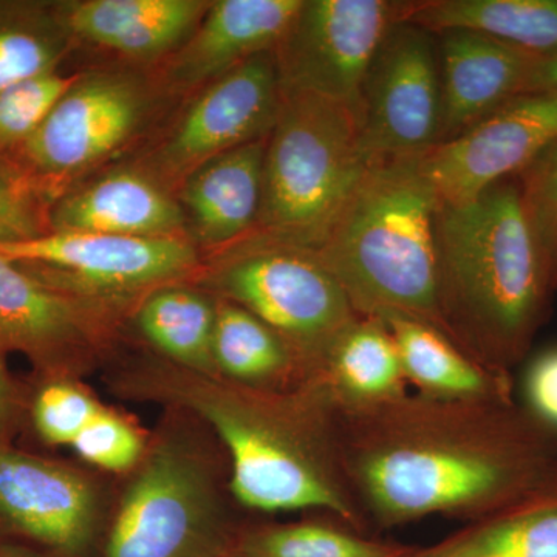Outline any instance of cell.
<instances>
[{
    "instance_id": "cell-1",
    "label": "cell",
    "mask_w": 557,
    "mask_h": 557,
    "mask_svg": "<svg viewBox=\"0 0 557 557\" xmlns=\"http://www.w3.org/2000/svg\"><path fill=\"white\" fill-rule=\"evenodd\" d=\"M335 418L369 531L431 516L475 522L536 500L556 475L557 438L519 401L408 392L368 408H335Z\"/></svg>"
},
{
    "instance_id": "cell-2",
    "label": "cell",
    "mask_w": 557,
    "mask_h": 557,
    "mask_svg": "<svg viewBox=\"0 0 557 557\" xmlns=\"http://www.w3.org/2000/svg\"><path fill=\"white\" fill-rule=\"evenodd\" d=\"M135 384L207 421L230 454L231 491L244 507L321 511L370 533L344 468L335 408L321 388L259 391L177 366H153Z\"/></svg>"
},
{
    "instance_id": "cell-3",
    "label": "cell",
    "mask_w": 557,
    "mask_h": 557,
    "mask_svg": "<svg viewBox=\"0 0 557 557\" xmlns=\"http://www.w3.org/2000/svg\"><path fill=\"white\" fill-rule=\"evenodd\" d=\"M437 245L454 339L487 368L511 375L557 289L518 177L502 180L467 203L440 205Z\"/></svg>"
},
{
    "instance_id": "cell-4",
    "label": "cell",
    "mask_w": 557,
    "mask_h": 557,
    "mask_svg": "<svg viewBox=\"0 0 557 557\" xmlns=\"http://www.w3.org/2000/svg\"><path fill=\"white\" fill-rule=\"evenodd\" d=\"M438 208L420 156L375 161L317 252L359 317L412 319L456 343L440 269Z\"/></svg>"
},
{
    "instance_id": "cell-5",
    "label": "cell",
    "mask_w": 557,
    "mask_h": 557,
    "mask_svg": "<svg viewBox=\"0 0 557 557\" xmlns=\"http://www.w3.org/2000/svg\"><path fill=\"white\" fill-rule=\"evenodd\" d=\"M369 168L357 110L282 91L267 139L258 225L249 239L318 251Z\"/></svg>"
},
{
    "instance_id": "cell-6",
    "label": "cell",
    "mask_w": 557,
    "mask_h": 557,
    "mask_svg": "<svg viewBox=\"0 0 557 557\" xmlns=\"http://www.w3.org/2000/svg\"><path fill=\"white\" fill-rule=\"evenodd\" d=\"M205 281L292 347L306 384L359 318L346 289L311 249L247 239L223 251Z\"/></svg>"
},
{
    "instance_id": "cell-7",
    "label": "cell",
    "mask_w": 557,
    "mask_h": 557,
    "mask_svg": "<svg viewBox=\"0 0 557 557\" xmlns=\"http://www.w3.org/2000/svg\"><path fill=\"white\" fill-rule=\"evenodd\" d=\"M163 95L156 78L134 70L81 73L39 129L5 161L49 208L132 145Z\"/></svg>"
},
{
    "instance_id": "cell-8",
    "label": "cell",
    "mask_w": 557,
    "mask_h": 557,
    "mask_svg": "<svg viewBox=\"0 0 557 557\" xmlns=\"http://www.w3.org/2000/svg\"><path fill=\"white\" fill-rule=\"evenodd\" d=\"M236 537L205 461L170 438L153 446L127 487L104 557H226Z\"/></svg>"
},
{
    "instance_id": "cell-9",
    "label": "cell",
    "mask_w": 557,
    "mask_h": 557,
    "mask_svg": "<svg viewBox=\"0 0 557 557\" xmlns=\"http://www.w3.org/2000/svg\"><path fill=\"white\" fill-rule=\"evenodd\" d=\"M0 255L20 263L42 284L106 311L143 299L200 269L188 237H121L94 233H50L3 242Z\"/></svg>"
},
{
    "instance_id": "cell-10",
    "label": "cell",
    "mask_w": 557,
    "mask_h": 557,
    "mask_svg": "<svg viewBox=\"0 0 557 557\" xmlns=\"http://www.w3.org/2000/svg\"><path fill=\"white\" fill-rule=\"evenodd\" d=\"M405 2L302 0L274 49L282 91L317 95L359 113L362 90Z\"/></svg>"
},
{
    "instance_id": "cell-11",
    "label": "cell",
    "mask_w": 557,
    "mask_h": 557,
    "mask_svg": "<svg viewBox=\"0 0 557 557\" xmlns=\"http://www.w3.org/2000/svg\"><path fill=\"white\" fill-rule=\"evenodd\" d=\"M281 98L274 50L252 57L197 91L137 168L175 194L208 161L269 137Z\"/></svg>"
},
{
    "instance_id": "cell-12",
    "label": "cell",
    "mask_w": 557,
    "mask_h": 557,
    "mask_svg": "<svg viewBox=\"0 0 557 557\" xmlns=\"http://www.w3.org/2000/svg\"><path fill=\"white\" fill-rule=\"evenodd\" d=\"M369 163L426 152L442 132V79L434 33L399 21L369 70L359 108Z\"/></svg>"
},
{
    "instance_id": "cell-13",
    "label": "cell",
    "mask_w": 557,
    "mask_h": 557,
    "mask_svg": "<svg viewBox=\"0 0 557 557\" xmlns=\"http://www.w3.org/2000/svg\"><path fill=\"white\" fill-rule=\"evenodd\" d=\"M557 139V95L525 94L421 153L440 205L478 199L502 180L518 177Z\"/></svg>"
},
{
    "instance_id": "cell-14",
    "label": "cell",
    "mask_w": 557,
    "mask_h": 557,
    "mask_svg": "<svg viewBox=\"0 0 557 557\" xmlns=\"http://www.w3.org/2000/svg\"><path fill=\"white\" fill-rule=\"evenodd\" d=\"M0 520L51 555L79 557L97 530V493L73 469L0 445Z\"/></svg>"
},
{
    "instance_id": "cell-15",
    "label": "cell",
    "mask_w": 557,
    "mask_h": 557,
    "mask_svg": "<svg viewBox=\"0 0 557 557\" xmlns=\"http://www.w3.org/2000/svg\"><path fill=\"white\" fill-rule=\"evenodd\" d=\"M302 0H218L153 76L164 95L199 91L231 70L276 49Z\"/></svg>"
},
{
    "instance_id": "cell-16",
    "label": "cell",
    "mask_w": 557,
    "mask_h": 557,
    "mask_svg": "<svg viewBox=\"0 0 557 557\" xmlns=\"http://www.w3.org/2000/svg\"><path fill=\"white\" fill-rule=\"evenodd\" d=\"M188 237L177 197L137 166L104 172L65 190L47 208V233Z\"/></svg>"
},
{
    "instance_id": "cell-17",
    "label": "cell",
    "mask_w": 557,
    "mask_h": 557,
    "mask_svg": "<svg viewBox=\"0 0 557 557\" xmlns=\"http://www.w3.org/2000/svg\"><path fill=\"white\" fill-rule=\"evenodd\" d=\"M104 311L42 284L0 255V348L64 366L89 351Z\"/></svg>"
},
{
    "instance_id": "cell-18",
    "label": "cell",
    "mask_w": 557,
    "mask_h": 557,
    "mask_svg": "<svg viewBox=\"0 0 557 557\" xmlns=\"http://www.w3.org/2000/svg\"><path fill=\"white\" fill-rule=\"evenodd\" d=\"M208 0H67L54 13L72 42L132 62H159L193 35Z\"/></svg>"
},
{
    "instance_id": "cell-19",
    "label": "cell",
    "mask_w": 557,
    "mask_h": 557,
    "mask_svg": "<svg viewBox=\"0 0 557 557\" xmlns=\"http://www.w3.org/2000/svg\"><path fill=\"white\" fill-rule=\"evenodd\" d=\"M438 35L442 143L523 95L541 57L482 33L448 30Z\"/></svg>"
},
{
    "instance_id": "cell-20",
    "label": "cell",
    "mask_w": 557,
    "mask_h": 557,
    "mask_svg": "<svg viewBox=\"0 0 557 557\" xmlns=\"http://www.w3.org/2000/svg\"><path fill=\"white\" fill-rule=\"evenodd\" d=\"M267 139L215 157L180 185L175 197L189 239L197 247L226 251L255 233L262 203Z\"/></svg>"
},
{
    "instance_id": "cell-21",
    "label": "cell",
    "mask_w": 557,
    "mask_h": 557,
    "mask_svg": "<svg viewBox=\"0 0 557 557\" xmlns=\"http://www.w3.org/2000/svg\"><path fill=\"white\" fill-rule=\"evenodd\" d=\"M383 322L417 394L450 401H516L511 375L487 368L440 330L406 318Z\"/></svg>"
},
{
    "instance_id": "cell-22",
    "label": "cell",
    "mask_w": 557,
    "mask_h": 557,
    "mask_svg": "<svg viewBox=\"0 0 557 557\" xmlns=\"http://www.w3.org/2000/svg\"><path fill=\"white\" fill-rule=\"evenodd\" d=\"M341 409L368 408L408 394L398 347L380 319L359 317L336 341L310 383Z\"/></svg>"
},
{
    "instance_id": "cell-23",
    "label": "cell",
    "mask_w": 557,
    "mask_h": 557,
    "mask_svg": "<svg viewBox=\"0 0 557 557\" xmlns=\"http://www.w3.org/2000/svg\"><path fill=\"white\" fill-rule=\"evenodd\" d=\"M401 21L432 33H482L537 57L557 51V0L405 2Z\"/></svg>"
},
{
    "instance_id": "cell-24",
    "label": "cell",
    "mask_w": 557,
    "mask_h": 557,
    "mask_svg": "<svg viewBox=\"0 0 557 557\" xmlns=\"http://www.w3.org/2000/svg\"><path fill=\"white\" fill-rule=\"evenodd\" d=\"M212 357L218 379L237 386L289 391L306 384L292 347L258 317L222 298H218Z\"/></svg>"
},
{
    "instance_id": "cell-25",
    "label": "cell",
    "mask_w": 557,
    "mask_h": 557,
    "mask_svg": "<svg viewBox=\"0 0 557 557\" xmlns=\"http://www.w3.org/2000/svg\"><path fill=\"white\" fill-rule=\"evenodd\" d=\"M218 299L188 285H163L139 299L135 324L139 335L172 364L199 375L214 376Z\"/></svg>"
},
{
    "instance_id": "cell-26",
    "label": "cell",
    "mask_w": 557,
    "mask_h": 557,
    "mask_svg": "<svg viewBox=\"0 0 557 557\" xmlns=\"http://www.w3.org/2000/svg\"><path fill=\"white\" fill-rule=\"evenodd\" d=\"M401 557H557V497L469 522L428 547H410Z\"/></svg>"
},
{
    "instance_id": "cell-27",
    "label": "cell",
    "mask_w": 557,
    "mask_h": 557,
    "mask_svg": "<svg viewBox=\"0 0 557 557\" xmlns=\"http://www.w3.org/2000/svg\"><path fill=\"white\" fill-rule=\"evenodd\" d=\"M72 44L53 2L0 0V91L60 70Z\"/></svg>"
},
{
    "instance_id": "cell-28",
    "label": "cell",
    "mask_w": 557,
    "mask_h": 557,
    "mask_svg": "<svg viewBox=\"0 0 557 557\" xmlns=\"http://www.w3.org/2000/svg\"><path fill=\"white\" fill-rule=\"evenodd\" d=\"M410 545L380 541L339 520H306L249 528L237 533V557H401Z\"/></svg>"
},
{
    "instance_id": "cell-29",
    "label": "cell",
    "mask_w": 557,
    "mask_h": 557,
    "mask_svg": "<svg viewBox=\"0 0 557 557\" xmlns=\"http://www.w3.org/2000/svg\"><path fill=\"white\" fill-rule=\"evenodd\" d=\"M79 76L53 70L0 91V160L9 159L39 129Z\"/></svg>"
},
{
    "instance_id": "cell-30",
    "label": "cell",
    "mask_w": 557,
    "mask_h": 557,
    "mask_svg": "<svg viewBox=\"0 0 557 557\" xmlns=\"http://www.w3.org/2000/svg\"><path fill=\"white\" fill-rule=\"evenodd\" d=\"M101 409L83 388L60 381L39 392L33 406V420L46 442L72 446Z\"/></svg>"
},
{
    "instance_id": "cell-31",
    "label": "cell",
    "mask_w": 557,
    "mask_h": 557,
    "mask_svg": "<svg viewBox=\"0 0 557 557\" xmlns=\"http://www.w3.org/2000/svg\"><path fill=\"white\" fill-rule=\"evenodd\" d=\"M518 180L528 218L557 276V139Z\"/></svg>"
},
{
    "instance_id": "cell-32",
    "label": "cell",
    "mask_w": 557,
    "mask_h": 557,
    "mask_svg": "<svg viewBox=\"0 0 557 557\" xmlns=\"http://www.w3.org/2000/svg\"><path fill=\"white\" fill-rule=\"evenodd\" d=\"M79 457L108 471H127L143 454V440L123 418L102 408L72 443Z\"/></svg>"
},
{
    "instance_id": "cell-33",
    "label": "cell",
    "mask_w": 557,
    "mask_h": 557,
    "mask_svg": "<svg viewBox=\"0 0 557 557\" xmlns=\"http://www.w3.org/2000/svg\"><path fill=\"white\" fill-rule=\"evenodd\" d=\"M0 225L14 231L21 239L47 233L46 205L5 160H0Z\"/></svg>"
},
{
    "instance_id": "cell-34",
    "label": "cell",
    "mask_w": 557,
    "mask_h": 557,
    "mask_svg": "<svg viewBox=\"0 0 557 557\" xmlns=\"http://www.w3.org/2000/svg\"><path fill=\"white\" fill-rule=\"evenodd\" d=\"M520 408L557 438V346L530 359L522 376Z\"/></svg>"
},
{
    "instance_id": "cell-35",
    "label": "cell",
    "mask_w": 557,
    "mask_h": 557,
    "mask_svg": "<svg viewBox=\"0 0 557 557\" xmlns=\"http://www.w3.org/2000/svg\"><path fill=\"white\" fill-rule=\"evenodd\" d=\"M525 94L557 95V51L539 58L528 78Z\"/></svg>"
},
{
    "instance_id": "cell-36",
    "label": "cell",
    "mask_w": 557,
    "mask_h": 557,
    "mask_svg": "<svg viewBox=\"0 0 557 557\" xmlns=\"http://www.w3.org/2000/svg\"><path fill=\"white\" fill-rule=\"evenodd\" d=\"M16 417V401L11 386L9 373L3 364L2 348H0V445H5L11 428Z\"/></svg>"
},
{
    "instance_id": "cell-37",
    "label": "cell",
    "mask_w": 557,
    "mask_h": 557,
    "mask_svg": "<svg viewBox=\"0 0 557 557\" xmlns=\"http://www.w3.org/2000/svg\"><path fill=\"white\" fill-rule=\"evenodd\" d=\"M0 557H46L36 553L35 549L24 545L3 544L0 545Z\"/></svg>"
},
{
    "instance_id": "cell-38",
    "label": "cell",
    "mask_w": 557,
    "mask_h": 557,
    "mask_svg": "<svg viewBox=\"0 0 557 557\" xmlns=\"http://www.w3.org/2000/svg\"><path fill=\"white\" fill-rule=\"evenodd\" d=\"M20 239L21 237L17 236L14 231L7 228V226L0 225V244H3V242H13Z\"/></svg>"
},
{
    "instance_id": "cell-39",
    "label": "cell",
    "mask_w": 557,
    "mask_h": 557,
    "mask_svg": "<svg viewBox=\"0 0 557 557\" xmlns=\"http://www.w3.org/2000/svg\"><path fill=\"white\" fill-rule=\"evenodd\" d=\"M544 497H557V471H556L555 479H553L552 485H549L548 490L545 491V493L542 494V496L539 498H544Z\"/></svg>"
},
{
    "instance_id": "cell-40",
    "label": "cell",
    "mask_w": 557,
    "mask_h": 557,
    "mask_svg": "<svg viewBox=\"0 0 557 557\" xmlns=\"http://www.w3.org/2000/svg\"><path fill=\"white\" fill-rule=\"evenodd\" d=\"M226 557H237V556H234V555H230V556H226Z\"/></svg>"
}]
</instances>
